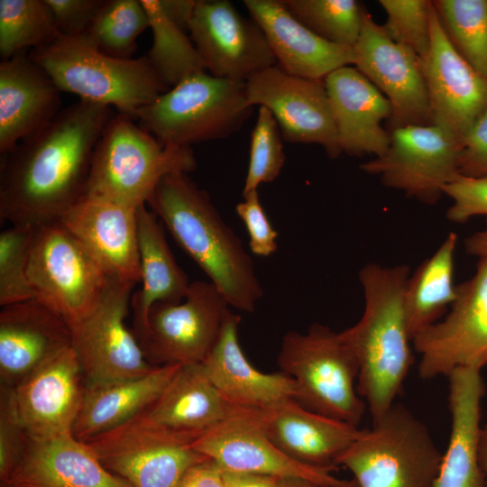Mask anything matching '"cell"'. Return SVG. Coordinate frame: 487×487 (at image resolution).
Instances as JSON below:
<instances>
[{
    "label": "cell",
    "instance_id": "816d5d0a",
    "mask_svg": "<svg viewBox=\"0 0 487 487\" xmlns=\"http://www.w3.org/2000/svg\"><path fill=\"white\" fill-rule=\"evenodd\" d=\"M280 487H359L354 479L341 480L335 484H320L299 478H281Z\"/></svg>",
    "mask_w": 487,
    "mask_h": 487
},
{
    "label": "cell",
    "instance_id": "484cf974",
    "mask_svg": "<svg viewBox=\"0 0 487 487\" xmlns=\"http://www.w3.org/2000/svg\"><path fill=\"white\" fill-rule=\"evenodd\" d=\"M5 487H132L111 473L94 450L72 433L29 437Z\"/></svg>",
    "mask_w": 487,
    "mask_h": 487
},
{
    "label": "cell",
    "instance_id": "7402d4cb",
    "mask_svg": "<svg viewBox=\"0 0 487 487\" xmlns=\"http://www.w3.org/2000/svg\"><path fill=\"white\" fill-rule=\"evenodd\" d=\"M71 340L68 322L35 298L1 307L0 384L15 387Z\"/></svg>",
    "mask_w": 487,
    "mask_h": 487
},
{
    "label": "cell",
    "instance_id": "d6a6232c",
    "mask_svg": "<svg viewBox=\"0 0 487 487\" xmlns=\"http://www.w3.org/2000/svg\"><path fill=\"white\" fill-rule=\"evenodd\" d=\"M457 234L450 233L436 251L408 279L404 308L411 339L439 321L456 299L454 284Z\"/></svg>",
    "mask_w": 487,
    "mask_h": 487
},
{
    "label": "cell",
    "instance_id": "5b68a950",
    "mask_svg": "<svg viewBox=\"0 0 487 487\" xmlns=\"http://www.w3.org/2000/svg\"><path fill=\"white\" fill-rule=\"evenodd\" d=\"M197 167L191 147L164 144L124 114H115L94 147L87 193L138 208L161 179Z\"/></svg>",
    "mask_w": 487,
    "mask_h": 487
},
{
    "label": "cell",
    "instance_id": "7c38bea8",
    "mask_svg": "<svg viewBox=\"0 0 487 487\" xmlns=\"http://www.w3.org/2000/svg\"><path fill=\"white\" fill-rule=\"evenodd\" d=\"M134 283L115 277L96 308L69 326L71 347L87 387L136 378L156 365L146 358L133 331L125 325Z\"/></svg>",
    "mask_w": 487,
    "mask_h": 487
},
{
    "label": "cell",
    "instance_id": "f907efd6",
    "mask_svg": "<svg viewBox=\"0 0 487 487\" xmlns=\"http://www.w3.org/2000/svg\"><path fill=\"white\" fill-rule=\"evenodd\" d=\"M464 248L467 253L479 257V259H487V224L486 226L464 241Z\"/></svg>",
    "mask_w": 487,
    "mask_h": 487
},
{
    "label": "cell",
    "instance_id": "5bb4252c",
    "mask_svg": "<svg viewBox=\"0 0 487 487\" xmlns=\"http://www.w3.org/2000/svg\"><path fill=\"white\" fill-rule=\"evenodd\" d=\"M456 292L447 315L412 340L423 380L487 363V259H479L473 276L456 285Z\"/></svg>",
    "mask_w": 487,
    "mask_h": 487
},
{
    "label": "cell",
    "instance_id": "8992f818",
    "mask_svg": "<svg viewBox=\"0 0 487 487\" xmlns=\"http://www.w3.org/2000/svg\"><path fill=\"white\" fill-rule=\"evenodd\" d=\"M280 372L296 384L295 400L323 416L358 427L365 401L357 392L359 366L343 331L315 323L306 333L288 332L278 355Z\"/></svg>",
    "mask_w": 487,
    "mask_h": 487
},
{
    "label": "cell",
    "instance_id": "8d00e7d4",
    "mask_svg": "<svg viewBox=\"0 0 487 487\" xmlns=\"http://www.w3.org/2000/svg\"><path fill=\"white\" fill-rule=\"evenodd\" d=\"M58 35L46 0H0V57L41 47Z\"/></svg>",
    "mask_w": 487,
    "mask_h": 487
},
{
    "label": "cell",
    "instance_id": "ba28073f",
    "mask_svg": "<svg viewBox=\"0 0 487 487\" xmlns=\"http://www.w3.org/2000/svg\"><path fill=\"white\" fill-rule=\"evenodd\" d=\"M443 455L427 426L395 402L340 455L359 487H434Z\"/></svg>",
    "mask_w": 487,
    "mask_h": 487
},
{
    "label": "cell",
    "instance_id": "52a82bcc",
    "mask_svg": "<svg viewBox=\"0 0 487 487\" xmlns=\"http://www.w3.org/2000/svg\"><path fill=\"white\" fill-rule=\"evenodd\" d=\"M244 81L196 72L141 108L139 125L164 144H191L226 138L252 115Z\"/></svg>",
    "mask_w": 487,
    "mask_h": 487
},
{
    "label": "cell",
    "instance_id": "4fadbf2b",
    "mask_svg": "<svg viewBox=\"0 0 487 487\" xmlns=\"http://www.w3.org/2000/svg\"><path fill=\"white\" fill-rule=\"evenodd\" d=\"M390 134L386 152L362 164V170L423 203H436L460 175V141L434 124L399 126Z\"/></svg>",
    "mask_w": 487,
    "mask_h": 487
},
{
    "label": "cell",
    "instance_id": "8fae6325",
    "mask_svg": "<svg viewBox=\"0 0 487 487\" xmlns=\"http://www.w3.org/2000/svg\"><path fill=\"white\" fill-rule=\"evenodd\" d=\"M230 308L221 291L204 280L190 283L179 303H155L138 338L147 360L156 366L202 363L217 343Z\"/></svg>",
    "mask_w": 487,
    "mask_h": 487
},
{
    "label": "cell",
    "instance_id": "11a10c76",
    "mask_svg": "<svg viewBox=\"0 0 487 487\" xmlns=\"http://www.w3.org/2000/svg\"><path fill=\"white\" fill-rule=\"evenodd\" d=\"M486 365H487V363H486Z\"/></svg>",
    "mask_w": 487,
    "mask_h": 487
},
{
    "label": "cell",
    "instance_id": "f35d334b",
    "mask_svg": "<svg viewBox=\"0 0 487 487\" xmlns=\"http://www.w3.org/2000/svg\"><path fill=\"white\" fill-rule=\"evenodd\" d=\"M285 159L280 127L271 112L259 106L251 134L249 164L243 195L258 190L262 183L275 180L281 172Z\"/></svg>",
    "mask_w": 487,
    "mask_h": 487
},
{
    "label": "cell",
    "instance_id": "4316f807",
    "mask_svg": "<svg viewBox=\"0 0 487 487\" xmlns=\"http://www.w3.org/2000/svg\"><path fill=\"white\" fill-rule=\"evenodd\" d=\"M260 413L270 438L282 452L299 463L331 471L361 431L309 410L293 399L260 409Z\"/></svg>",
    "mask_w": 487,
    "mask_h": 487
},
{
    "label": "cell",
    "instance_id": "3957f363",
    "mask_svg": "<svg viewBox=\"0 0 487 487\" xmlns=\"http://www.w3.org/2000/svg\"><path fill=\"white\" fill-rule=\"evenodd\" d=\"M409 268L366 264L359 271L364 309L360 320L343 331L359 366L357 392L372 421L396 401L413 363L404 293Z\"/></svg>",
    "mask_w": 487,
    "mask_h": 487
},
{
    "label": "cell",
    "instance_id": "d4e9b609",
    "mask_svg": "<svg viewBox=\"0 0 487 487\" xmlns=\"http://www.w3.org/2000/svg\"><path fill=\"white\" fill-rule=\"evenodd\" d=\"M244 5L264 32L276 65L285 72L324 80L334 70L354 64L353 48L317 35L292 15L282 0H244Z\"/></svg>",
    "mask_w": 487,
    "mask_h": 487
},
{
    "label": "cell",
    "instance_id": "1f68e13d",
    "mask_svg": "<svg viewBox=\"0 0 487 487\" xmlns=\"http://www.w3.org/2000/svg\"><path fill=\"white\" fill-rule=\"evenodd\" d=\"M180 366H155L140 377L87 387L73 436L86 442L143 412L158 399Z\"/></svg>",
    "mask_w": 487,
    "mask_h": 487
},
{
    "label": "cell",
    "instance_id": "f6af8a7d",
    "mask_svg": "<svg viewBox=\"0 0 487 487\" xmlns=\"http://www.w3.org/2000/svg\"><path fill=\"white\" fill-rule=\"evenodd\" d=\"M58 34L76 38L83 35L105 0H46Z\"/></svg>",
    "mask_w": 487,
    "mask_h": 487
},
{
    "label": "cell",
    "instance_id": "ab89813d",
    "mask_svg": "<svg viewBox=\"0 0 487 487\" xmlns=\"http://www.w3.org/2000/svg\"><path fill=\"white\" fill-rule=\"evenodd\" d=\"M34 229L12 225L0 234V306L34 298L28 260Z\"/></svg>",
    "mask_w": 487,
    "mask_h": 487
},
{
    "label": "cell",
    "instance_id": "ac0fdd59",
    "mask_svg": "<svg viewBox=\"0 0 487 487\" xmlns=\"http://www.w3.org/2000/svg\"><path fill=\"white\" fill-rule=\"evenodd\" d=\"M353 51L354 68L391 103L392 129L431 124L421 59L412 50L394 41L367 11Z\"/></svg>",
    "mask_w": 487,
    "mask_h": 487
},
{
    "label": "cell",
    "instance_id": "44dd1931",
    "mask_svg": "<svg viewBox=\"0 0 487 487\" xmlns=\"http://www.w3.org/2000/svg\"><path fill=\"white\" fill-rule=\"evenodd\" d=\"M111 276L140 282L137 208L86 194L59 219Z\"/></svg>",
    "mask_w": 487,
    "mask_h": 487
},
{
    "label": "cell",
    "instance_id": "db71d44e",
    "mask_svg": "<svg viewBox=\"0 0 487 487\" xmlns=\"http://www.w3.org/2000/svg\"><path fill=\"white\" fill-rule=\"evenodd\" d=\"M1 487H5V486H1Z\"/></svg>",
    "mask_w": 487,
    "mask_h": 487
},
{
    "label": "cell",
    "instance_id": "4dcf8cb0",
    "mask_svg": "<svg viewBox=\"0 0 487 487\" xmlns=\"http://www.w3.org/2000/svg\"><path fill=\"white\" fill-rule=\"evenodd\" d=\"M141 289L132 295L133 333H144L151 308L157 302L179 303L186 297L190 283L169 247L161 222L148 209L137 208Z\"/></svg>",
    "mask_w": 487,
    "mask_h": 487
},
{
    "label": "cell",
    "instance_id": "f1b7e54d",
    "mask_svg": "<svg viewBox=\"0 0 487 487\" xmlns=\"http://www.w3.org/2000/svg\"><path fill=\"white\" fill-rule=\"evenodd\" d=\"M447 378L451 431L434 487H485L479 461L481 407L485 395L481 369L459 367Z\"/></svg>",
    "mask_w": 487,
    "mask_h": 487
},
{
    "label": "cell",
    "instance_id": "7a4b0ae2",
    "mask_svg": "<svg viewBox=\"0 0 487 487\" xmlns=\"http://www.w3.org/2000/svg\"><path fill=\"white\" fill-rule=\"evenodd\" d=\"M147 206L228 304L253 312L263 295L252 257L223 220L208 193L188 173L164 176Z\"/></svg>",
    "mask_w": 487,
    "mask_h": 487
},
{
    "label": "cell",
    "instance_id": "d590c367",
    "mask_svg": "<svg viewBox=\"0 0 487 487\" xmlns=\"http://www.w3.org/2000/svg\"><path fill=\"white\" fill-rule=\"evenodd\" d=\"M432 2L455 49L487 80V0Z\"/></svg>",
    "mask_w": 487,
    "mask_h": 487
},
{
    "label": "cell",
    "instance_id": "277c9868",
    "mask_svg": "<svg viewBox=\"0 0 487 487\" xmlns=\"http://www.w3.org/2000/svg\"><path fill=\"white\" fill-rule=\"evenodd\" d=\"M29 58L42 68L61 92L80 100L116 108L136 119L137 112L170 88L161 81L146 55L129 60L107 56L81 36L58 34L31 50Z\"/></svg>",
    "mask_w": 487,
    "mask_h": 487
},
{
    "label": "cell",
    "instance_id": "83f0119b",
    "mask_svg": "<svg viewBox=\"0 0 487 487\" xmlns=\"http://www.w3.org/2000/svg\"><path fill=\"white\" fill-rule=\"evenodd\" d=\"M240 316L229 313L215 347L202 363L224 400L237 408L263 409L295 400L296 384L288 374L265 373L253 367L238 339Z\"/></svg>",
    "mask_w": 487,
    "mask_h": 487
},
{
    "label": "cell",
    "instance_id": "2e32d148",
    "mask_svg": "<svg viewBox=\"0 0 487 487\" xmlns=\"http://www.w3.org/2000/svg\"><path fill=\"white\" fill-rule=\"evenodd\" d=\"M245 84L250 106L268 108L285 141L318 144L330 158L342 154L324 80L296 77L275 65Z\"/></svg>",
    "mask_w": 487,
    "mask_h": 487
},
{
    "label": "cell",
    "instance_id": "30bf717a",
    "mask_svg": "<svg viewBox=\"0 0 487 487\" xmlns=\"http://www.w3.org/2000/svg\"><path fill=\"white\" fill-rule=\"evenodd\" d=\"M194 441L142 412L86 443L106 468L132 487H177L192 466L208 459L193 447Z\"/></svg>",
    "mask_w": 487,
    "mask_h": 487
},
{
    "label": "cell",
    "instance_id": "ffe728a7",
    "mask_svg": "<svg viewBox=\"0 0 487 487\" xmlns=\"http://www.w3.org/2000/svg\"><path fill=\"white\" fill-rule=\"evenodd\" d=\"M86 389L83 371L71 346L22 380L14 391L29 437L72 433Z\"/></svg>",
    "mask_w": 487,
    "mask_h": 487
},
{
    "label": "cell",
    "instance_id": "836d02e7",
    "mask_svg": "<svg viewBox=\"0 0 487 487\" xmlns=\"http://www.w3.org/2000/svg\"><path fill=\"white\" fill-rule=\"evenodd\" d=\"M150 22L152 44L146 54L161 81L171 88L206 70L191 39L164 14L160 0H141Z\"/></svg>",
    "mask_w": 487,
    "mask_h": 487
},
{
    "label": "cell",
    "instance_id": "60d3db41",
    "mask_svg": "<svg viewBox=\"0 0 487 487\" xmlns=\"http://www.w3.org/2000/svg\"><path fill=\"white\" fill-rule=\"evenodd\" d=\"M379 4L386 14L382 26L387 34L423 59L431 41L432 1L380 0Z\"/></svg>",
    "mask_w": 487,
    "mask_h": 487
},
{
    "label": "cell",
    "instance_id": "c3c4849f",
    "mask_svg": "<svg viewBox=\"0 0 487 487\" xmlns=\"http://www.w3.org/2000/svg\"><path fill=\"white\" fill-rule=\"evenodd\" d=\"M167 17L184 32L188 31L197 0H160Z\"/></svg>",
    "mask_w": 487,
    "mask_h": 487
},
{
    "label": "cell",
    "instance_id": "e575fe53",
    "mask_svg": "<svg viewBox=\"0 0 487 487\" xmlns=\"http://www.w3.org/2000/svg\"><path fill=\"white\" fill-rule=\"evenodd\" d=\"M150 22L141 0H105L81 37L98 51L121 60L133 59L137 38Z\"/></svg>",
    "mask_w": 487,
    "mask_h": 487
},
{
    "label": "cell",
    "instance_id": "b9f144b4",
    "mask_svg": "<svg viewBox=\"0 0 487 487\" xmlns=\"http://www.w3.org/2000/svg\"><path fill=\"white\" fill-rule=\"evenodd\" d=\"M29 436L20 418L14 387L0 384V482H5L27 447Z\"/></svg>",
    "mask_w": 487,
    "mask_h": 487
},
{
    "label": "cell",
    "instance_id": "f5cc1de1",
    "mask_svg": "<svg viewBox=\"0 0 487 487\" xmlns=\"http://www.w3.org/2000/svg\"><path fill=\"white\" fill-rule=\"evenodd\" d=\"M479 461L487 487V423L482 427L479 440Z\"/></svg>",
    "mask_w": 487,
    "mask_h": 487
},
{
    "label": "cell",
    "instance_id": "74e56055",
    "mask_svg": "<svg viewBox=\"0 0 487 487\" xmlns=\"http://www.w3.org/2000/svg\"><path fill=\"white\" fill-rule=\"evenodd\" d=\"M301 23L324 40L353 48L357 42L365 10L355 0H282Z\"/></svg>",
    "mask_w": 487,
    "mask_h": 487
},
{
    "label": "cell",
    "instance_id": "9a60e30c",
    "mask_svg": "<svg viewBox=\"0 0 487 487\" xmlns=\"http://www.w3.org/2000/svg\"><path fill=\"white\" fill-rule=\"evenodd\" d=\"M193 447L223 471L299 478L320 484L341 481L331 470L299 463L282 452L270 438L260 409L232 406L224 419L193 442Z\"/></svg>",
    "mask_w": 487,
    "mask_h": 487
},
{
    "label": "cell",
    "instance_id": "9c48e42d",
    "mask_svg": "<svg viewBox=\"0 0 487 487\" xmlns=\"http://www.w3.org/2000/svg\"><path fill=\"white\" fill-rule=\"evenodd\" d=\"M28 278L34 298L71 326L96 308L111 276L77 238L56 222L34 229Z\"/></svg>",
    "mask_w": 487,
    "mask_h": 487
},
{
    "label": "cell",
    "instance_id": "7dc6e473",
    "mask_svg": "<svg viewBox=\"0 0 487 487\" xmlns=\"http://www.w3.org/2000/svg\"><path fill=\"white\" fill-rule=\"evenodd\" d=\"M177 487H224L223 470L207 459L192 466Z\"/></svg>",
    "mask_w": 487,
    "mask_h": 487
},
{
    "label": "cell",
    "instance_id": "603a6c76",
    "mask_svg": "<svg viewBox=\"0 0 487 487\" xmlns=\"http://www.w3.org/2000/svg\"><path fill=\"white\" fill-rule=\"evenodd\" d=\"M324 83L342 153L358 157L382 155L391 142L382 122L392 115L386 96L354 67L334 70Z\"/></svg>",
    "mask_w": 487,
    "mask_h": 487
},
{
    "label": "cell",
    "instance_id": "7bdbcfd3",
    "mask_svg": "<svg viewBox=\"0 0 487 487\" xmlns=\"http://www.w3.org/2000/svg\"><path fill=\"white\" fill-rule=\"evenodd\" d=\"M443 192L453 200L446 214L450 222L463 224L473 216H487V175L468 177L460 174L445 186Z\"/></svg>",
    "mask_w": 487,
    "mask_h": 487
},
{
    "label": "cell",
    "instance_id": "681fc988",
    "mask_svg": "<svg viewBox=\"0 0 487 487\" xmlns=\"http://www.w3.org/2000/svg\"><path fill=\"white\" fill-rule=\"evenodd\" d=\"M224 487H280L281 478L223 471Z\"/></svg>",
    "mask_w": 487,
    "mask_h": 487
},
{
    "label": "cell",
    "instance_id": "d6986e66",
    "mask_svg": "<svg viewBox=\"0 0 487 487\" xmlns=\"http://www.w3.org/2000/svg\"><path fill=\"white\" fill-rule=\"evenodd\" d=\"M421 65L431 124L449 131L461 142L487 106V80L455 49L433 2L430 47Z\"/></svg>",
    "mask_w": 487,
    "mask_h": 487
},
{
    "label": "cell",
    "instance_id": "bcb514c9",
    "mask_svg": "<svg viewBox=\"0 0 487 487\" xmlns=\"http://www.w3.org/2000/svg\"><path fill=\"white\" fill-rule=\"evenodd\" d=\"M459 172L468 177L487 175V106L461 141Z\"/></svg>",
    "mask_w": 487,
    "mask_h": 487
},
{
    "label": "cell",
    "instance_id": "cb8c5ba5",
    "mask_svg": "<svg viewBox=\"0 0 487 487\" xmlns=\"http://www.w3.org/2000/svg\"><path fill=\"white\" fill-rule=\"evenodd\" d=\"M61 91L26 51L0 62V153L46 126L61 110Z\"/></svg>",
    "mask_w": 487,
    "mask_h": 487
},
{
    "label": "cell",
    "instance_id": "ee69618b",
    "mask_svg": "<svg viewBox=\"0 0 487 487\" xmlns=\"http://www.w3.org/2000/svg\"><path fill=\"white\" fill-rule=\"evenodd\" d=\"M243 197L244 200L235 206V211L246 227L251 252L258 256L268 257L277 251L278 233L261 204L258 190Z\"/></svg>",
    "mask_w": 487,
    "mask_h": 487
},
{
    "label": "cell",
    "instance_id": "f546056e",
    "mask_svg": "<svg viewBox=\"0 0 487 487\" xmlns=\"http://www.w3.org/2000/svg\"><path fill=\"white\" fill-rule=\"evenodd\" d=\"M203 363L181 365L144 414L159 427L197 439L229 413Z\"/></svg>",
    "mask_w": 487,
    "mask_h": 487
},
{
    "label": "cell",
    "instance_id": "e0dca14e",
    "mask_svg": "<svg viewBox=\"0 0 487 487\" xmlns=\"http://www.w3.org/2000/svg\"><path fill=\"white\" fill-rule=\"evenodd\" d=\"M188 32L206 70L215 77L246 82L277 64L261 27L230 1L197 0Z\"/></svg>",
    "mask_w": 487,
    "mask_h": 487
},
{
    "label": "cell",
    "instance_id": "6da1fadb",
    "mask_svg": "<svg viewBox=\"0 0 487 487\" xmlns=\"http://www.w3.org/2000/svg\"><path fill=\"white\" fill-rule=\"evenodd\" d=\"M114 115L111 106L78 99L4 156L1 223L58 222L86 195L94 147Z\"/></svg>",
    "mask_w": 487,
    "mask_h": 487
}]
</instances>
